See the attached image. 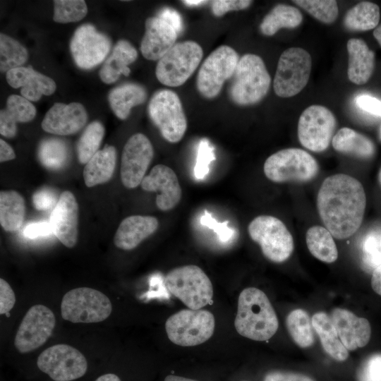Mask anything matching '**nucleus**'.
<instances>
[{
    "label": "nucleus",
    "instance_id": "nucleus-22",
    "mask_svg": "<svg viewBox=\"0 0 381 381\" xmlns=\"http://www.w3.org/2000/svg\"><path fill=\"white\" fill-rule=\"evenodd\" d=\"M145 28L140 52L145 59L159 61L176 43L178 34L158 16L147 18Z\"/></svg>",
    "mask_w": 381,
    "mask_h": 381
},
{
    "label": "nucleus",
    "instance_id": "nucleus-21",
    "mask_svg": "<svg viewBox=\"0 0 381 381\" xmlns=\"http://www.w3.org/2000/svg\"><path fill=\"white\" fill-rule=\"evenodd\" d=\"M331 320L341 343L347 350L353 351L368 343L371 327L367 319L358 317L348 310L338 308L332 311Z\"/></svg>",
    "mask_w": 381,
    "mask_h": 381
},
{
    "label": "nucleus",
    "instance_id": "nucleus-58",
    "mask_svg": "<svg viewBox=\"0 0 381 381\" xmlns=\"http://www.w3.org/2000/svg\"><path fill=\"white\" fill-rule=\"evenodd\" d=\"M183 4L188 6H198L201 5L202 4H205L207 1H201V0H185L183 1Z\"/></svg>",
    "mask_w": 381,
    "mask_h": 381
},
{
    "label": "nucleus",
    "instance_id": "nucleus-55",
    "mask_svg": "<svg viewBox=\"0 0 381 381\" xmlns=\"http://www.w3.org/2000/svg\"><path fill=\"white\" fill-rule=\"evenodd\" d=\"M95 381H121V380L114 373H107L97 377Z\"/></svg>",
    "mask_w": 381,
    "mask_h": 381
},
{
    "label": "nucleus",
    "instance_id": "nucleus-5",
    "mask_svg": "<svg viewBox=\"0 0 381 381\" xmlns=\"http://www.w3.org/2000/svg\"><path fill=\"white\" fill-rule=\"evenodd\" d=\"M265 176L275 183L307 182L319 171L317 160L300 148H286L270 155L265 162Z\"/></svg>",
    "mask_w": 381,
    "mask_h": 381
},
{
    "label": "nucleus",
    "instance_id": "nucleus-23",
    "mask_svg": "<svg viewBox=\"0 0 381 381\" xmlns=\"http://www.w3.org/2000/svg\"><path fill=\"white\" fill-rule=\"evenodd\" d=\"M7 83L14 88L21 87L20 94L29 101H38L42 95H52L56 88L49 77L32 66H20L6 72Z\"/></svg>",
    "mask_w": 381,
    "mask_h": 381
},
{
    "label": "nucleus",
    "instance_id": "nucleus-20",
    "mask_svg": "<svg viewBox=\"0 0 381 381\" xmlns=\"http://www.w3.org/2000/svg\"><path fill=\"white\" fill-rule=\"evenodd\" d=\"M87 120V114L82 104L56 102L46 113L42 128L52 134L68 135L79 131Z\"/></svg>",
    "mask_w": 381,
    "mask_h": 381
},
{
    "label": "nucleus",
    "instance_id": "nucleus-15",
    "mask_svg": "<svg viewBox=\"0 0 381 381\" xmlns=\"http://www.w3.org/2000/svg\"><path fill=\"white\" fill-rule=\"evenodd\" d=\"M56 324L53 312L47 306H32L23 317L14 339V345L22 353L43 345L52 335Z\"/></svg>",
    "mask_w": 381,
    "mask_h": 381
},
{
    "label": "nucleus",
    "instance_id": "nucleus-56",
    "mask_svg": "<svg viewBox=\"0 0 381 381\" xmlns=\"http://www.w3.org/2000/svg\"><path fill=\"white\" fill-rule=\"evenodd\" d=\"M164 381H198L195 380L170 375L165 377Z\"/></svg>",
    "mask_w": 381,
    "mask_h": 381
},
{
    "label": "nucleus",
    "instance_id": "nucleus-43",
    "mask_svg": "<svg viewBox=\"0 0 381 381\" xmlns=\"http://www.w3.org/2000/svg\"><path fill=\"white\" fill-rule=\"evenodd\" d=\"M365 260L371 266L381 265V234H371L363 245Z\"/></svg>",
    "mask_w": 381,
    "mask_h": 381
},
{
    "label": "nucleus",
    "instance_id": "nucleus-38",
    "mask_svg": "<svg viewBox=\"0 0 381 381\" xmlns=\"http://www.w3.org/2000/svg\"><path fill=\"white\" fill-rule=\"evenodd\" d=\"M28 57L25 47L4 33L0 34V69L8 71L23 66Z\"/></svg>",
    "mask_w": 381,
    "mask_h": 381
},
{
    "label": "nucleus",
    "instance_id": "nucleus-13",
    "mask_svg": "<svg viewBox=\"0 0 381 381\" xmlns=\"http://www.w3.org/2000/svg\"><path fill=\"white\" fill-rule=\"evenodd\" d=\"M336 126V118L329 109L322 105H311L302 112L298 119V140L310 151L322 152L329 147Z\"/></svg>",
    "mask_w": 381,
    "mask_h": 381
},
{
    "label": "nucleus",
    "instance_id": "nucleus-57",
    "mask_svg": "<svg viewBox=\"0 0 381 381\" xmlns=\"http://www.w3.org/2000/svg\"><path fill=\"white\" fill-rule=\"evenodd\" d=\"M373 36L379 43L380 46L381 47V24L377 25L374 31H373Z\"/></svg>",
    "mask_w": 381,
    "mask_h": 381
},
{
    "label": "nucleus",
    "instance_id": "nucleus-34",
    "mask_svg": "<svg viewBox=\"0 0 381 381\" xmlns=\"http://www.w3.org/2000/svg\"><path fill=\"white\" fill-rule=\"evenodd\" d=\"M306 241L310 253L320 261L332 263L338 257V250L331 233L321 226L315 225L306 232Z\"/></svg>",
    "mask_w": 381,
    "mask_h": 381
},
{
    "label": "nucleus",
    "instance_id": "nucleus-51",
    "mask_svg": "<svg viewBox=\"0 0 381 381\" xmlns=\"http://www.w3.org/2000/svg\"><path fill=\"white\" fill-rule=\"evenodd\" d=\"M264 381H314L311 377L300 374L282 371H272L267 373Z\"/></svg>",
    "mask_w": 381,
    "mask_h": 381
},
{
    "label": "nucleus",
    "instance_id": "nucleus-49",
    "mask_svg": "<svg viewBox=\"0 0 381 381\" xmlns=\"http://www.w3.org/2000/svg\"><path fill=\"white\" fill-rule=\"evenodd\" d=\"M53 233L50 222L42 221L29 223L23 230L24 236L28 238L47 236Z\"/></svg>",
    "mask_w": 381,
    "mask_h": 381
},
{
    "label": "nucleus",
    "instance_id": "nucleus-14",
    "mask_svg": "<svg viewBox=\"0 0 381 381\" xmlns=\"http://www.w3.org/2000/svg\"><path fill=\"white\" fill-rule=\"evenodd\" d=\"M39 369L54 381H71L83 376L87 362L75 348L59 344L43 351L37 358Z\"/></svg>",
    "mask_w": 381,
    "mask_h": 381
},
{
    "label": "nucleus",
    "instance_id": "nucleus-7",
    "mask_svg": "<svg viewBox=\"0 0 381 381\" xmlns=\"http://www.w3.org/2000/svg\"><path fill=\"white\" fill-rule=\"evenodd\" d=\"M112 310L109 298L90 287L68 291L61 303L62 318L73 323H95L106 320Z\"/></svg>",
    "mask_w": 381,
    "mask_h": 381
},
{
    "label": "nucleus",
    "instance_id": "nucleus-50",
    "mask_svg": "<svg viewBox=\"0 0 381 381\" xmlns=\"http://www.w3.org/2000/svg\"><path fill=\"white\" fill-rule=\"evenodd\" d=\"M172 27L178 35L182 32L183 24L180 14L174 8L165 7L162 8L157 16Z\"/></svg>",
    "mask_w": 381,
    "mask_h": 381
},
{
    "label": "nucleus",
    "instance_id": "nucleus-54",
    "mask_svg": "<svg viewBox=\"0 0 381 381\" xmlns=\"http://www.w3.org/2000/svg\"><path fill=\"white\" fill-rule=\"evenodd\" d=\"M371 286L376 294L381 296V265L376 267L373 272Z\"/></svg>",
    "mask_w": 381,
    "mask_h": 381
},
{
    "label": "nucleus",
    "instance_id": "nucleus-11",
    "mask_svg": "<svg viewBox=\"0 0 381 381\" xmlns=\"http://www.w3.org/2000/svg\"><path fill=\"white\" fill-rule=\"evenodd\" d=\"M312 66L310 54L301 47L284 50L278 61L274 78L275 94L291 97L299 93L307 85Z\"/></svg>",
    "mask_w": 381,
    "mask_h": 381
},
{
    "label": "nucleus",
    "instance_id": "nucleus-9",
    "mask_svg": "<svg viewBox=\"0 0 381 381\" xmlns=\"http://www.w3.org/2000/svg\"><path fill=\"white\" fill-rule=\"evenodd\" d=\"M214 315L206 310H181L166 321L165 329L169 340L182 346L199 345L213 334Z\"/></svg>",
    "mask_w": 381,
    "mask_h": 381
},
{
    "label": "nucleus",
    "instance_id": "nucleus-4",
    "mask_svg": "<svg viewBox=\"0 0 381 381\" xmlns=\"http://www.w3.org/2000/svg\"><path fill=\"white\" fill-rule=\"evenodd\" d=\"M164 284L167 290L189 309H201L212 301L211 281L197 265H188L171 270L164 278Z\"/></svg>",
    "mask_w": 381,
    "mask_h": 381
},
{
    "label": "nucleus",
    "instance_id": "nucleus-45",
    "mask_svg": "<svg viewBox=\"0 0 381 381\" xmlns=\"http://www.w3.org/2000/svg\"><path fill=\"white\" fill-rule=\"evenodd\" d=\"M252 2L249 0H214L212 1L211 8L213 14L219 17L228 11L246 9Z\"/></svg>",
    "mask_w": 381,
    "mask_h": 381
},
{
    "label": "nucleus",
    "instance_id": "nucleus-33",
    "mask_svg": "<svg viewBox=\"0 0 381 381\" xmlns=\"http://www.w3.org/2000/svg\"><path fill=\"white\" fill-rule=\"evenodd\" d=\"M302 20L303 16L297 8L280 4L265 16L260 29L263 35L272 36L281 28H295L299 26Z\"/></svg>",
    "mask_w": 381,
    "mask_h": 381
},
{
    "label": "nucleus",
    "instance_id": "nucleus-44",
    "mask_svg": "<svg viewBox=\"0 0 381 381\" xmlns=\"http://www.w3.org/2000/svg\"><path fill=\"white\" fill-rule=\"evenodd\" d=\"M59 197L56 192L49 188H44L35 192L32 195V204L35 209L40 211L54 208Z\"/></svg>",
    "mask_w": 381,
    "mask_h": 381
},
{
    "label": "nucleus",
    "instance_id": "nucleus-16",
    "mask_svg": "<svg viewBox=\"0 0 381 381\" xmlns=\"http://www.w3.org/2000/svg\"><path fill=\"white\" fill-rule=\"evenodd\" d=\"M153 156L152 145L144 134L130 137L123 147L121 163V180L126 188L140 185Z\"/></svg>",
    "mask_w": 381,
    "mask_h": 381
},
{
    "label": "nucleus",
    "instance_id": "nucleus-48",
    "mask_svg": "<svg viewBox=\"0 0 381 381\" xmlns=\"http://www.w3.org/2000/svg\"><path fill=\"white\" fill-rule=\"evenodd\" d=\"M200 222L202 225L212 229L219 235V239L222 241H228L233 236L234 231L227 226V222L225 223H217L207 212H205Z\"/></svg>",
    "mask_w": 381,
    "mask_h": 381
},
{
    "label": "nucleus",
    "instance_id": "nucleus-46",
    "mask_svg": "<svg viewBox=\"0 0 381 381\" xmlns=\"http://www.w3.org/2000/svg\"><path fill=\"white\" fill-rule=\"evenodd\" d=\"M16 303L15 294L4 279H0V314L8 313Z\"/></svg>",
    "mask_w": 381,
    "mask_h": 381
},
{
    "label": "nucleus",
    "instance_id": "nucleus-25",
    "mask_svg": "<svg viewBox=\"0 0 381 381\" xmlns=\"http://www.w3.org/2000/svg\"><path fill=\"white\" fill-rule=\"evenodd\" d=\"M349 80L361 85L370 78L375 66V54L361 39L351 38L347 42Z\"/></svg>",
    "mask_w": 381,
    "mask_h": 381
},
{
    "label": "nucleus",
    "instance_id": "nucleus-24",
    "mask_svg": "<svg viewBox=\"0 0 381 381\" xmlns=\"http://www.w3.org/2000/svg\"><path fill=\"white\" fill-rule=\"evenodd\" d=\"M159 226L152 216L132 215L125 218L119 226L114 238V245L121 250H130L154 234Z\"/></svg>",
    "mask_w": 381,
    "mask_h": 381
},
{
    "label": "nucleus",
    "instance_id": "nucleus-52",
    "mask_svg": "<svg viewBox=\"0 0 381 381\" xmlns=\"http://www.w3.org/2000/svg\"><path fill=\"white\" fill-rule=\"evenodd\" d=\"M367 377L369 381H381V356L373 357L368 363Z\"/></svg>",
    "mask_w": 381,
    "mask_h": 381
},
{
    "label": "nucleus",
    "instance_id": "nucleus-36",
    "mask_svg": "<svg viewBox=\"0 0 381 381\" xmlns=\"http://www.w3.org/2000/svg\"><path fill=\"white\" fill-rule=\"evenodd\" d=\"M286 327L294 342L301 348L310 346L314 342L312 321L302 309H295L286 318Z\"/></svg>",
    "mask_w": 381,
    "mask_h": 381
},
{
    "label": "nucleus",
    "instance_id": "nucleus-53",
    "mask_svg": "<svg viewBox=\"0 0 381 381\" xmlns=\"http://www.w3.org/2000/svg\"><path fill=\"white\" fill-rule=\"evenodd\" d=\"M16 158L13 148L3 139L0 140V162H4Z\"/></svg>",
    "mask_w": 381,
    "mask_h": 381
},
{
    "label": "nucleus",
    "instance_id": "nucleus-1",
    "mask_svg": "<svg viewBox=\"0 0 381 381\" xmlns=\"http://www.w3.org/2000/svg\"><path fill=\"white\" fill-rule=\"evenodd\" d=\"M366 207L361 183L344 174L327 177L317 197L319 215L325 228L337 239L347 238L360 228Z\"/></svg>",
    "mask_w": 381,
    "mask_h": 381
},
{
    "label": "nucleus",
    "instance_id": "nucleus-18",
    "mask_svg": "<svg viewBox=\"0 0 381 381\" xmlns=\"http://www.w3.org/2000/svg\"><path fill=\"white\" fill-rule=\"evenodd\" d=\"M140 186L145 191L159 192L156 205L162 211L174 209L182 197V190L176 173L164 164L155 166L144 177Z\"/></svg>",
    "mask_w": 381,
    "mask_h": 381
},
{
    "label": "nucleus",
    "instance_id": "nucleus-12",
    "mask_svg": "<svg viewBox=\"0 0 381 381\" xmlns=\"http://www.w3.org/2000/svg\"><path fill=\"white\" fill-rule=\"evenodd\" d=\"M238 53L231 47L222 45L214 50L203 61L197 75V88L207 99L216 97L226 80L232 78L238 62Z\"/></svg>",
    "mask_w": 381,
    "mask_h": 381
},
{
    "label": "nucleus",
    "instance_id": "nucleus-2",
    "mask_svg": "<svg viewBox=\"0 0 381 381\" xmlns=\"http://www.w3.org/2000/svg\"><path fill=\"white\" fill-rule=\"evenodd\" d=\"M234 325L239 334L255 341L268 340L276 333L278 319L262 291L248 287L240 293Z\"/></svg>",
    "mask_w": 381,
    "mask_h": 381
},
{
    "label": "nucleus",
    "instance_id": "nucleus-27",
    "mask_svg": "<svg viewBox=\"0 0 381 381\" xmlns=\"http://www.w3.org/2000/svg\"><path fill=\"white\" fill-rule=\"evenodd\" d=\"M137 57L138 52L129 42L118 41L99 71L100 79L104 83L110 84L116 82L121 74L128 76L131 72L128 65Z\"/></svg>",
    "mask_w": 381,
    "mask_h": 381
},
{
    "label": "nucleus",
    "instance_id": "nucleus-35",
    "mask_svg": "<svg viewBox=\"0 0 381 381\" xmlns=\"http://www.w3.org/2000/svg\"><path fill=\"white\" fill-rule=\"evenodd\" d=\"M380 18V8L376 4L361 1L346 12L344 25L350 30L367 31L377 26Z\"/></svg>",
    "mask_w": 381,
    "mask_h": 381
},
{
    "label": "nucleus",
    "instance_id": "nucleus-42",
    "mask_svg": "<svg viewBox=\"0 0 381 381\" xmlns=\"http://www.w3.org/2000/svg\"><path fill=\"white\" fill-rule=\"evenodd\" d=\"M215 159L214 149L208 140L203 138L200 140L196 158L194 173L198 179H203L209 171L210 164Z\"/></svg>",
    "mask_w": 381,
    "mask_h": 381
},
{
    "label": "nucleus",
    "instance_id": "nucleus-40",
    "mask_svg": "<svg viewBox=\"0 0 381 381\" xmlns=\"http://www.w3.org/2000/svg\"><path fill=\"white\" fill-rule=\"evenodd\" d=\"M87 13L85 1L56 0L54 1V16L55 22L68 23L82 20Z\"/></svg>",
    "mask_w": 381,
    "mask_h": 381
},
{
    "label": "nucleus",
    "instance_id": "nucleus-60",
    "mask_svg": "<svg viewBox=\"0 0 381 381\" xmlns=\"http://www.w3.org/2000/svg\"><path fill=\"white\" fill-rule=\"evenodd\" d=\"M379 138L381 140V126H380V130H379Z\"/></svg>",
    "mask_w": 381,
    "mask_h": 381
},
{
    "label": "nucleus",
    "instance_id": "nucleus-37",
    "mask_svg": "<svg viewBox=\"0 0 381 381\" xmlns=\"http://www.w3.org/2000/svg\"><path fill=\"white\" fill-rule=\"evenodd\" d=\"M42 164L47 169L58 170L63 168L69 157L68 149L64 141L57 138L42 140L37 151Z\"/></svg>",
    "mask_w": 381,
    "mask_h": 381
},
{
    "label": "nucleus",
    "instance_id": "nucleus-39",
    "mask_svg": "<svg viewBox=\"0 0 381 381\" xmlns=\"http://www.w3.org/2000/svg\"><path fill=\"white\" fill-rule=\"evenodd\" d=\"M104 135V128L99 121L90 123L78 141L76 150L80 164H87L92 157L99 151Z\"/></svg>",
    "mask_w": 381,
    "mask_h": 381
},
{
    "label": "nucleus",
    "instance_id": "nucleus-29",
    "mask_svg": "<svg viewBox=\"0 0 381 381\" xmlns=\"http://www.w3.org/2000/svg\"><path fill=\"white\" fill-rule=\"evenodd\" d=\"M332 144L336 151L361 159L371 158L376 150L374 143L369 138L346 127L337 131L332 138Z\"/></svg>",
    "mask_w": 381,
    "mask_h": 381
},
{
    "label": "nucleus",
    "instance_id": "nucleus-6",
    "mask_svg": "<svg viewBox=\"0 0 381 381\" xmlns=\"http://www.w3.org/2000/svg\"><path fill=\"white\" fill-rule=\"evenodd\" d=\"M202 47L194 41L176 42L157 62V80L169 87L182 85L195 72L202 58Z\"/></svg>",
    "mask_w": 381,
    "mask_h": 381
},
{
    "label": "nucleus",
    "instance_id": "nucleus-26",
    "mask_svg": "<svg viewBox=\"0 0 381 381\" xmlns=\"http://www.w3.org/2000/svg\"><path fill=\"white\" fill-rule=\"evenodd\" d=\"M36 115V109L30 101L18 95H10L6 107L0 111V133L6 138L16 134V123L31 121Z\"/></svg>",
    "mask_w": 381,
    "mask_h": 381
},
{
    "label": "nucleus",
    "instance_id": "nucleus-59",
    "mask_svg": "<svg viewBox=\"0 0 381 381\" xmlns=\"http://www.w3.org/2000/svg\"><path fill=\"white\" fill-rule=\"evenodd\" d=\"M378 181H379V183L381 186V167L379 170V173H378Z\"/></svg>",
    "mask_w": 381,
    "mask_h": 381
},
{
    "label": "nucleus",
    "instance_id": "nucleus-47",
    "mask_svg": "<svg viewBox=\"0 0 381 381\" xmlns=\"http://www.w3.org/2000/svg\"><path fill=\"white\" fill-rule=\"evenodd\" d=\"M355 102L356 106L364 111L381 117V99L363 94L358 95Z\"/></svg>",
    "mask_w": 381,
    "mask_h": 381
},
{
    "label": "nucleus",
    "instance_id": "nucleus-41",
    "mask_svg": "<svg viewBox=\"0 0 381 381\" xmlns=\"http://www.w3.org/2000/svg\"><path fill=\"white\" fill-rule=\"evenodd\" d=\"M293 2L324 23H332L338 16V5L334 0H296Z\"/></svg>",
    "mask_w": 381,
    "mask_h": 381
},
{
    "label": "nucleus",
    "instance_id": "nucleus-10",
    "mask_svg": "<svg viewBox=\"0 0 381 381\" xmlns=\"http://www.w3.org/2000/svg\"><path fill=\"white\" fill-rule=\"evenodd\" d=\"M148 114L167 141L176 143L183 137L187 120L177 94L168 89L156 92L148 104Z\"/></svg>",
    "mask_w": 381,
    "mask_h": 381
},
{
    "label": "nucleus",
    "instance_id": "nucleus-8",
    "mask_svg": "<svg viewBox=\"0 0 381 381\" xmlns=\"http://www.w3.org/2000/svg\"><path fill=\"white\" fill-rule=\"evenodd\" d=\"M248 231L250 238L260 245L265 258L274 262L286 260L294 250L291 234L275 217H256L249 224Z\"/></svg>",
    "mask_w": 381,
    "mask_h": 381
},
{
    "label": "nucleus",
    "instance_id": "nucleus-3",
    "mask_svg": "<svg viewBox=\"0 0 381 381\" xmlns=\"http://www.w3.org/2000/svg\"><path fill=\"white\" fill-rule=\"evenodd\" d=\"M270 83L271 78L263 60L256 54H246L239 59L229 95L238 105H252L265 97Z\"/></svg>",
    "mask_w": 381,
    "mask_h": 381
},
{
    "label": "nucleus",
    "instance_id": "nucleus-19",
    "mask_svg": "<svg viewBox=\"0 0 381 381\" xmlns=\"http://www.w3.org/2000/svg\"><path fill=\"white\" fill-rule=\"evenodd\" d=\"M78 205L73 194L65 190L52 210L50 224L55 236L67 248H73L78 239Z\"/></svg>",
    "mask_w": 381,
    "mask_h": 381
},
{
    "label": "nucleus",
    "instance_id": "nucleus-31",
    "mask_svg": "<svg viewBox=\"0 0 381 381\" xmlns=\"http://www.w3.org/2000/svg\"><path fill=\"white\" fill-rule=\"evenodd\" d=\"M311 321L325 351L336 361H345L349 356L348 350L341 343L331 318L318 312L313 315Z\"/></svg>",
    "mask_w": 381,
    "mask_h": 381
},
{
    "label": "nucleus",
    "instance_id": "nucleus-30",
    "mask_svg": "<svg viewBox=\"0 0 381 381\" xmlns=\"http://www.w3.org/2000/svg\"><path fill=\"white\" fill-rule=\"evenodd\" d=\"M147 99V92L142 85L128 83L112 89L109 93V105L120 119L128 118L133 107L143 104Z\"/></svg>",
    "mask_w": 381,
    "mask_h": 381
},
{
    "label": "nucleus",
    "instance_id": "nucleus-32",
    "mask_svg": "<svg viewBox=\"0 0 381 381\" xmlns=\"http://www.w3.org/2000/svg\"><path fill=\"white\" fill-rule=\"evenodd\" d=\"M25 215L23 197L16 190H1L0 193V223L6 231L18 230Z\"/></svg>",
    "mask_w": 381,
    "mask_h": 381
},
{
    "label": "nucleus",
    "instance_id": "nucleus-28",
    "mask_svg": "<svg viewBox=\"0 0 381 381\" xmlns=\"http://www.w3.org/2000/svg\"><path fill=\"white\" fill-rule=\"evenodd\" d=\"M116 150L114 146L107 145L97 151L85 164L83 179L87 187H93L109 181L114 172Z\"/></svg>",
    "mask_w": 381,
    "mask_h": 381
},
{
    "label": "nucleus",
    "instance_id": "nucleus-17",
    "mask_svg": "<svg viewBox=\"0 0 381 381\" xmlns=\"http://www.w3.org/2000/svg\"><path fill=\"white\" fill-rule=\"evenodd\" d=\"M111 41L90 24H84L75 31L70 50L75 64L83 69H90L102 63L109 52Z\"/></svg>",
    "mask_w": 381,
    "mask_h": 381
}]
</instances>
